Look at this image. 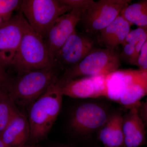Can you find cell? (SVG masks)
<instances>
[{"mask_svg": "<svg viewBox=\"0 0 147 147\" xmlns=\"http://www.w3.org/2000/svg\"><path fill=\"white\" fill-rule=\"evenodd\" d=\"M7 66L12 67L18 73L55 66L42 37L26 19L21 43L6 63L5 67Z\"/></svg>", "mask_w": 147, "mask_h": 147, "instance_id": "obj_1", "label": "cell"}, {"mask_svg": "<svg viewBox=\"0 0 147 147\" xmlns=\"http://www.w3.org/2000/svg\"><path fill=\"white\" fill-rule=\"evenodd\" d=\"M61 88L58 79L31 105L28 119L30 140L38 142L50 132L62 105L63 95Z\"/></svg>", "mask_w": 147, "mask_h": 147, "instance_id": "obj_2", "label": "cell"}, {"mask_svg": "<svg viewBox=\"0 0 147 147\" xmlns=\"http://www.w3.org/2000/svg\"><path fill=\"white\" fill-rule=\"evenodd\" d=\"M60 71L55 66L18 73L9 95L20 105H31L58 80Z\"/></svg>", "mask_w": 147, "mask_h": 147, "instance_id": "obj_3", "label": "cell"}, {"mask_svg": "<svg viewBox=\"0 0 147 147\" xmlns=\"http://www.w3.org/2000/svg\"><path fill=\"white\" fill-rule=\"evenodd\" d=\"M121 61L115 50L96 48L79 63L62 72L58 82L62 87L78 78L108 74L118 70Z\"/></svg>", "mask_w": 147, "mask_h": 147, "instance_id": "obj_4", "label": "cell"}, {"mask_svg": "<svg viewBox=\"0 0 147 147\" xmlns=\"http://www.w3.org/2000/svg\"><path fill=\"white\" fill-rule=\"evenodd\" d=\"M18 9L42 39L58 18L72 10L60 0H23Z\"/></svg>", "mask_w": 147, "mask_h": 147, "instance_id": "obj_5", "label": "cell"}, {"mask_svg": "<svg viewBox=\"0 0 147 147\" xmlns=\"http://www.w3.org/2000/svg\"><path fill=\"white\" fill-rule=\"evenodd\" d=\"M130 0L93 1L82 19L86 33L94 34L110 25L121 14L122 10L131 3Z\"/></svg>", "mask_w": 147, "mask_h": 147, "instance_id": "obj_6", "label": "cell"}, {"mask_svg": "<svg viewBox=\"0 0 147 147\" xmlns=\"http://www.w3.org/2000/svg\"><path fill=\"white\" fill-rule=\"evenodd\" d=\"M96 41L92 35L75 30L53 57L55 66L63 72L76 65L96 48Z\"/></svg>", "mask_w": 147, "mask_h": 147, "instance_id": "obj_7", "label": "cell"}, {"mask_svg": "<svg viewBox=\"0 0 147 147\" xmlns=\"http://www.w3.org/2000/svg\"><path fill=\"white\" fill-rule=\"evenodd\" d=\"M110 115L103 105L94 102H86L79 105L74 111L71 126L78 134L88 135L102 128Z\"/></svg>", "mask_w": 147, "mask_h": 147, "instance_id": "obj_8", "label": "cell"}, {"mask_svg": "<svg viewBox=\"0 0 147 147\" xmlns=\"http://www.w3.org/2000/svg\"><path fill=\"white\" fill-rule=\"evenodd\" d=\"M85 11L73 9L58 18L48 30L43 40L53 60L55 54L75 31Z\"/></svg>", "mask_w": 147, "mask_h": 147, "instance_id": "obj_9", "label": "cell"}, {"mask_svg": "<svg viewBox=\"0 0 147 147\" xmlns=\"http://www.w3.org/2000/svg\"><path fill=\"white\" fill-rule=\"evenodd\" d=\"M117 74L123 89L118 103L127 108L140 103L147 95V70L118 69Z\"/></svg>", "mask_w": 147, "mask_h": 147, "instance_id": "obj_10", "label": "cell"}, {"mask_svg": "<svg viewBox=\"0 0 147 147\" xmlns=\"http://www.w3.org/2000/svg\"><path fill=\"white\" fill-rule=\"evenodd\" d=\"M26 19L19 11L0 26V63L5 67L20 45Z\"/></svg>", "mask_w": 147, "mask_h": 147, "instance_id": "obj_11", "label": "cell"}, {"mask_svg": "<svg viewBox=\"0 0 147 147\" xmlns=\"http://www.w3.org/2000/svg\"><path fill=\"white\" fill-rule=\"evenodd\" d=\"M107 75L101 74L74 79L61 87V92L63 96L74 98L105 97Z\"/></svg>", "mask_w": 147, "mask_h": 147, "instance_id": "obj_12", "label": "cell"}, {"mask_svg": "<svg viewBox=\"0 0 147 147\" xmlns=\"http://www.w3.org/2000/svg\"><path fill=\"white\" fill-rule=\"evenodd\" d=\"M140 103L127 108L123 116V147H139L146 143V128L138 111Z\"/></svg>", "mask_w": 147, "mask_h": 147, "instance_id": "obj_13", "label": "cell"}, {"mask_svg": "<svg viewBox=\"0 0 147 147\" xmlns=\"http://www.w3.org/2000/svg\"><path fill=\"white\" fill-rule=\"evenodd\" d=\"M28 120L19 113L0 134V139L8 147H22L30 139Z\"/></svg>", "mask_w": 147, "mask_h": 147, "instance_id": "obj_14", "label": "cell"}, {"mask_svg": "<svg viewBox=\"0 0 147 147\" xmlns=\"http://www.w3.org/2000/svg\"><path fill=\"white\" fill-rule=\"evenodd\" d=\"M132 26L124 17L120 15L108 26L99 32L98 41L105 45V48L115 50L122 45Z\"/></svg>", "mask_w": 147, "mask_h": 147, "instance_id": "obj_15", "label": "cell"}, {"mask_svg": "<svg viewBox=\"0 0 147 147\" xmlns=\"http://www.w3.org/2000/svg\"><path fill=\"white\" fill-rule=\"evenodd\" d=\"M99 138L104 147H122L124 143L123 116L116 112L111 114L100 129Z\"/></svg>", "mask_w": 147, "mask_h": 147, "instance_id": "obj_16", "label": "cell"}, {"mask_svg": "<svg viewBox=\"0 0 147 147\" xmlns=\"http://www.w3.org/2000/svg\"><path fill=\"white\" fill-rule=\"evenodd\" d=\"M121 15L132 25L147 27V0L129 4L122 10Z\"/></svg>", "mask_w": 147, "mask_h": 147, "instance_id": "obj_17", "label": "cell"}, {"mask_svg": "<svg viewBox=\"0 0 147 147\" xmlns=\"http://www.w3.org/2000/svg\"><path fill=\"white\" fill-rule=\"evenodd\" d=\"M20 112L7 94H0V134Z\"/></svg>", "mask_w": 147, "mask_h": 147, "instance_id": "obj_18", "label": "cell"}, {"mask_svg": "<svg viewBox=\"0 0 147 147\" xmlns=\"http://www.w3.org/2000/svg\"><path fill=\"white\" fill-rule=\"evenodd\" d=\"M22 1L0 0V18L3 23L8 21L11 18L13 11L18 9Z\"/></svg>", "mask_w": 147, "mask_h": 147, "instance_id": "obj_19", "label": "cell"}, {"mask_svg": "<svg viewBox=\"0 0 147 147\" xmlns=\"http://www.w3.org/2000/svg\"><path fill=\"white\" fill-rule=\"evenodd\" d=\"M13 81L6 72L5 67L0 63V94H9Z\"/></svg>", "mask_w": 147, "mask_h": 147, "instance_id": "obj_20", "label": "cell"}, {"mask_svg": "<svg viewBox=\"0 0 147 147\" xmlns=\"http://www.w3.org/2000/svg\"><path fill=\"white\" fill-rule=\"evenodd\" d=\"M65 5L69 7L71 9H79L86 10L93 0H60Z\"/></svg>", "mask_w": 147, "mask_h": 147, "instance_id": "obj_21", "label": "cell"}, {"mask_svg": "<svg viewBox=\"0 0 147 147\" xmlns=\"http://www.w3.org/2000/svg\"><path fill=\"white\" fill-rule=\"evenodd\" d=\"M135 65L140 70H147V40L141 49Z\"/></svg>", "mask_w": 147, "mask_h": 147, "instance_id": "obj_22", "label": "cell"}, {"mask_svg": "<svg viewBox=\"0 0 147 147\" xmlns=\"http://www.w3.org/2000/svg\"><path fill=\"white\" fill-rule=\"evenodd\" d=\"M138 111L147 129V98L145 102H141L138 108Z\"/></svg>", "mask_w": 147, "mask_h": 147, "instance_id": "obj_23", "label": "cell"}, {"mask_svg": "<svg viewBox=\"0 0 147 147\" xmlns=\"http://www.w3.org/2000/svg\"><path fill=\"white\" fill-rule=\"evenodd\" d=\"M0 147H8L0 139Z\"/></svg>", "mask_w": 147, "mask_h": 147, "instance_id": "obj_24", "label": "cell"}, {"mask_svg": "<svg viewBox=\"0 0 147 147\" xmlns=\"http://www.w3.org/2000/svg\"><path fill=\"white\" fill-rule=\"evenodd\" d=\"M3 24V22L2 21L1 19V18H0V26H1L2 25V24Z\"/></svg>", "mask_w": 147, "mask_h": 147, "instance_id": "obj_25", "label": "cell"}, {"mask_svg": "<svg viewBox=\"0 0 147 147\" xmlns=\"http://www.w3.org/2000/svg\"><path fill=\"white\" fill-rule=\"evenodd\" d=\"M32 147V146H24L23 147Z\"/></svg>", "mask_w": 147, "mask_h": 147, "instance_id": "obj_26", "label": "cell"}, {"mask_svg": "<svg viewBox=\"0 0 147 147\" xmlns=\"http://www.w3.org/2000/svg\"></svg>", "mask_w": 147, "mask_h": 147, "instance_id": "obj_27", "label": "cell"}]
</instances>
